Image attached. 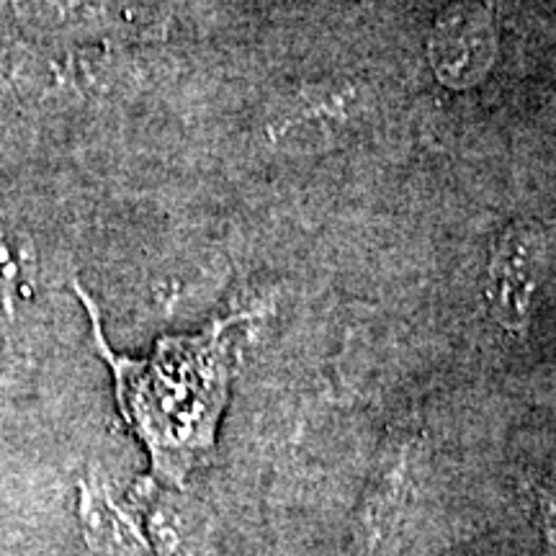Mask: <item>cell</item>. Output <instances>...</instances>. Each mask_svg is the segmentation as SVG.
Segmentation results:
<instances>
[{"label": "cell", "mask_w": 556, "mask_h": 556, "mask_svg": "<svg viewBox=\"0 0 556 556\" xmlns=\"http://www.w3.org/2000/svg\"><path fill=\"white\" fill-rule=\"evenodd\" d=\"M75 294L90 317L96 351L111 368L124 420L148 448L152 479L180 486L214 451L235 371L232 332L248 315L217 319L197 336L160 338L150 358H129L111 351L93 296L80 287Z\"/></svg>", "instance_id": "obj_1"}, {"label": "cell", "mask_w": 556, "mask_h": 556, "mask_svg": "<svg viewBox=\"0 0 556 556\" xmlns=\"http://www.w3.org/2000/svg\"><path fill=\"white\" fill-rule=\"evenodd\" d=\"M544 240L533 227L516 225L500 238L490 263V309L503 328L523 332L539 289Z\"/></svg>", "instance_id": "obj_2"}, {"label": "cell", "mask_w": 556, "mask_h": 556, "mask_svg": "<svg viewBox=\"0 0 556 556\" xmlns=\"http://www.w3.org/2000/svg\"><path fill=\"white\" fill-rule=\"evenodd\" d=\"M430 60L435 73L454 86L482 78L495 60V26L490 11L479 3H458L446 11L430 37Z\"/></svg>", "instance_id": "obj_3"}, {"label": "cell", "mask_w": 556, "mask_h": 556, "mask_svg": "<svg viewBox=\"0 0 556 556\" xmlns=\"http://www.w3.org/2000/svg\"><path fill=\"white\" fill-rule=\"evenodd\" d=\"M356 111L358 101L353 93H338V90L302 93L289 111L276 116L270 135L289 150H317L323 142H330Z\"/></svg>", "instance_id": "obj_4"}, {"label": "cell", "mask_w": 556, "mask_h": 556, "mask_svg": "<svg viewBox=\"0 0 556 556\" xmlns=\"http://www.w3.org/2000/svg\"><path fill=\"white\" fill-rule=\"evenodd\" d=\"M80 523L86 528L88 544L99 552L148 556L150 544L137 520L111 500L106 486H80Z\"/></svg>", "instance_id": "obj_5"}, {"label": "cell", "mask_w": 556, "mask_h": 556, "mask_svg": "<svg viewBox=\"0 0 556 556\" xmlns=\"http://www.w3.org/2000/svg\"><path fill=\"white\" fill-rule=\"evenodd\" d=\"M405 462H394L379 484L374 486L371 497L364 507L361 520V548L364 556H397L400 554V531L405 520L407 482Z\"/></svg>", "instance_id": "obj_6"}, {"label": "cell", "mask_w": 556, "mask_h": 556, "mask_svg": "<svg viewBox=\"0 0 556 556\" xmlns=\"http://www.w3.org/2000/svg\"><path fill=\"white\" fill-rule=\"evenodd\" d=\"M541 518H544V531L548 544L556 548V505L546 495L541 497Z\"/></svg>", "instance_id": "obj_7"}]
</instances>
